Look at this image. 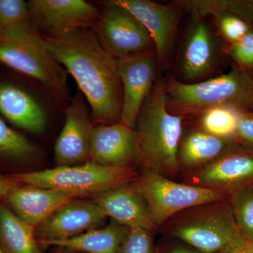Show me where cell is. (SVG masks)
Here are the masks:
<instances>
[{
	"label": "cell",
	"mask_w": 253,
	"mask_h": 253,
	"mask_svg": "<svg viewBox=\"0 0 253 253\" xmlns=\"http://www.w3.org/2000/svg\"><path fill=\"white\" fill-rule=\"evenodd\" d=\"M133 183L146 201L156 229L189 208L229 198L217 190L176 182L147 169H144Z\"/></svg>",
	"instance_id": "52a82bcc"
},
{
	"label": "cell",
	"mask_w": 253,
	"mask_h": 253,
	"mask_svg": "<svg viewBox=\"0 0 253 253\" xmlns=\"http://www.w3.org/2000/svg\"><path fill=\"white\" fill-rule=\"evenodd\" d=\"M157 63L155 51L117 59L123 89L121 122L133 129H135L141 107L156 81Z\"/></svg>",
	"instance_id": "8fae6325"
},
{
	"label": "cell",
	"mask_w": 253,
	"mask_h": 253,
	"mask_svg": "<svg viewBox=\"0 0 253 253\" xmlns=\"http://www.w3.org/2000/svg\"><path fill=\"white\" fill-rule=\"evenodd\" d=\"M184 118V116L173 114L168 109L166 83L161 79L155 81L135 126L136 161L144 169L167 177L179 172L177 156Z\"/></svg>",
	"instance_id": "7a4b0ae2"
},
{
	"label": "cell",
	"mask_w": 253,
	"mask_h": 253,
	"mask_svg": "<svg viewBox=\"0 0 253 253\" xmlns=\"http://www.w3.org/2000/svg\"><path fill=\"white\" fill-rule=\"evenodd\" d=\"M29 21L28 3L23 0H0V32Z\"/></svg>",
	"instance_id": "83f0119b"
},
{
	"label": "cell",
	"mask_w": 253,
	"mask_h": 253,
	"mask_svg": "<svg viewBox=\"0 0 253 253\" xmlns=\"http://www.w3.org/2000/svg\"><path fill=\"white\" fill-rule=\"evenodd\" d=\"M0 113L29 132L41 134L45 130V111L31 94L14 84L0 82Z\"/></svg>",
	"instance_id": "d6986e66"
},
{
	"label": "cell",
	"mask_w": 253,
	"mask_h": 253,
	"mask_svg": "<svg viewBox=\"0 0 253 253\" xmlns=\"http://www.w3.org/2000/svg\"><path fill=\"white\" fill-rule=\"evenodd\" d=\"M121 253H154L151 231L140 228L128 229L121 246Z\"/></svg>",
	"instance_id": "f546056e"
},
{
	"label": "cell",
	"mask_w": 253,
	"mask_h": 253,
	"mask_svg": "<svg viewBox=\"0 0 253 253\" xmlns=\"http://www.w3.org/2000/svg\"><path fill=\"white\" fill-rule=\"evenodd\" d=\"M136 156L135 129L121 122L94 126L89 161L106 167H129L136 161Z\"/></svg>",
	"instance_id": "2e32d148"
},
{
	"label": "cell",
	"mask_w": 253,
	"mask_h": 253,
	"mask_svg": "<svg viewBox=\"0 0 253 253\" xmlns=\"http://www.w3.org/2000/svg\"><path fill=\"white\" fill-rule=\"evenodd\" d=\"M219 49L211 26L204 17L194 16L186 33L179 58L183 83L200 82L217 67Z\"/></svg>",
	"instance_id": "5bb4252c"
},
{
	"label": "cell",
	"mask_w": 253,
	"mask_h": 253,
	"mask_svg": "<svg viewBox=\"0 0 253 253\" xmlns=\"http://www.w3.org/2000/svg\"><path fill=\"white\" fill-rule=\"evenodd\" d=\"M96 26L95 34L100 43L116 60L155 51L152 38L142 23L113 1H106Z\"/></svg>",
	"instance_id": "ba28073f"
},
{
	"label": "cell",
	"mask_w": 253,
	"mask_h": 253,
	"mask_svg": "<svg viewBox=\"0 0 253 253\" xmlns=\"http://www.w3.org/2000/svg\"><path fill=\"white\" fill-rule=\"evenodd\" d=\"M37 153L34 144L26 136L10 127L0 118V155L11 159L28 160Z\"/></svg>",
	"instance_id": "d4e9b609"
},
{
	"label": "cell",
	"mask_w": 253,
	"mask_h": 253,
	"mask_svg": "<svg viewBox=\"0 0 253 253\" xmlns=\"http://www.w3.org/2000/svg\"><path fill=\"white\" fill-rule=\"evenodd\" d=\"M128 229L113 220L104 228H96L76 237L52 241L44 246H57L86 253H121Z\"/></svg>",
	"instance_id": "44dd1931"
},
{
	"label": "cell",
	"mask_w": 253,
	"mask_h": 253,
	"mask_svg": "<svg viewBox=\"0 0 253 253\" xmlns=\"http://www.w3.org/2000/svg\"><path fill=\"white\" fill-rule=\"evenodd\" d=\"M0 253H4V252H3L2 250L1 249V248H0Z\"/></svg>",
	"instance_id": "8d00e7d4"
},
{
	"label": "cell",
	"mask_w": 253,
	"mask_h": 253,
	"mask_svg": "<svg viewBox=\"0 0 253 253\" xmlns=\"http://www.w3.org/2000/svg\"><path fill=\"white\" fill-rule=\"evenodd\" d=\"M179 4L194 14L206 17L216 11H227L247 23L253 31V0H194L179 1Z\"/></svg>",
	"instance_id": "603a6c76"
},
{
	"label": "cell",
	"mask_w": 253,
	"mask_h": 253,
	"mask_svg": "<svg viewBox=\"0 0 253 253\" xmlns=\"http://www.w3.org/2000/svg\"><path fill=\"white\" fill-rule=\"evenodd\" d=\"M14 185V183L0 176V199L5 197L11 188Z\"/></svg>",
	"instance_id": "d6a6232c"
},
{
	"label": "cell",
	"mask_w": 253,
	"mask_h": 253,
	"mask_svg": "<svg viewBox=\"0 0 253 253\" xmlns=\"http://www.w3.org/2000/svg\"><path fill=\"white\" fill-rule=\"evenodd\" d=\"M186 184L221 191L230 197L253 187V149L241 145L213 162L189 171Z\"/></svg>",
	"instance_id": "30bf717a"
},
{
	"label": "cell",
	"mask_w": 253,
	"mask_h": 253,
	"mask_svg": "<svg viewBox=\"0 0 253 253\" xmlns=\"http://www.w3.org/2000/svg\"><path fill=\"white\" fill-rule=\"evenodd\" d=\"M154 253H160L159 249H157L156 250V251H155Z\"/></svg>",
	"instance_id": "d590c367"
},
{
	"label": "cell",
	"mask_w": 253,
	"mask_h": 253,
	"mask_svg": "<svg viewBox=\"0 0 253 253\" xmlns=\"http://www.w3.org/2000/svg\"><path fill=\"white\" fill-rule=\"evenodd\" d=\"M229 199L238 230L245 238L253 241V187L241 190Z\"/></svg>",
	"instance_id": "484cf974"
},
{
	"label": "cell",
	"mask_w": 253,
	"mask_h": 253,
	"mask_svg": "<svg viewBox=\"0 0 253 253\" xmlns=\"http://www.w3.org/2000/svg\"><path fill=\"white\" fill-rule=\"evenodd\" d=\"M214 17L218 31L228 44H234L252 30L244 20L227 11L211 13Z\"/></svg>",
	"instance_id": "4316f807"
},
{
	"label": "cell",
	"mask_w": 253,
	"mask_h": 253,
	"mask_svg": "<svg viewBox=\"0 0 253 253\" xmlns=\"http://www.w3.org/2000/svg\"><path fill=\"white\" fill-rule=\"evenodd\" d=\"M0 63L54 92L66 90L67 72L50 54L31 21L0 32Z\"/></svg>",
	"instance_id": "277c9868"
},
{
	"label": "cell",
	"mask_w": 253,
	"mask_h": 253,
	"mask_svg": "<svg viewBox=\"0 0 253 253\" xmlns=\"http://www.w3.org/2000/svg\"><path fill=\"white\" fill-rule=\"evenodd\" d=\"M106 214L93 200L71 199L35 228L39 245L71 239L96 229Z\"/></svg>",
	"instance_id": "7c38bea8"
},
{
	"label": "cell",
	"mask_w": 253,
	"mask_h": 253,
	"mask_svg": "<svg viewBox=\"0 0 253 253\" xmlns=\"http://www.w3.org/2000/svg\"><path fill=\"white\" fill-rule=\"evenodd\" d=\"M94 126L90 109L84 103L83 94L78 92L66 109L64 126L55 144L58 166H77L89 161Z\"/></svg>",
	"instance_id": "4fadbf2b"
},
{
	"label": "cell",
	"mask_w": 253,
	"mask_h": 253,
	"mask_svg": "<svg viewBox=\"0 0 253 253\" xmlns=\"http://www.w3.org/2000/svg\"><path fill=\"white\" fill-rule=\"evenodd\" d=\"M217 253H253V241L239 234L221 251Z\"/></svg>",
	"instance_id": "1f68e13d"
},
{
	"label": "cell",
	"mask_w": 253,
	"mask_h": 253,
	"mask_svg": "<svg viewBox=\"0 0 253 253\" xmlns=\"http://www.w3.org/2000/svg\"><path fill=\"white\" fill-rule=\"evenodd\" d=\"M44 38L50 54L74 78L84 95L94 126L121 122L123 89L117 60L105 50L95 33L83 28Z\"/></svg>",
	"instance_id": "6da1fadb"
},
{
	"label": "cell",
	"mask_w": 253,
	"mask_h": 253,
	"mask_svg": "<svg viewBox=\"0 0 253 253\" xmlns=\"http://www.w3.org/2000/svg\"><path fill=\"white\" fill-rule=\"evenodd\" d=\"M169 253H204L200 252V251H191V250L185 249H173Z\"/></svg>",
	"instance_id": "836d02e7"
},
{
	"label": "cell",
	"mask_w": 253,
	"mask_h": 253,
	"mask_svg": "<svg viewBox=\"0 0 253 253\" xmlns=\"http://www.w3.org/2000/svg\"><path fill=\"white\" fill-rule=\"evenodd\" d=\"M249 73L250 77H251V83H252V88H253V101H252V111H253V69L251 71H248Z\"/></svg>",
	"instance_id": "e575fe53"
},
{
	"label": "cell",
	"mask_w": 253,
	"mask_h": 253,
	"mask_svg": "<svg viewBox=\"0 0 253 253\" xmlns=\"http://www.w3.org/2000/svg\"><path fill=\"white\" fill-rule=\"evenodd\" d=\"M168 107L173 114H202L219 106L252 111L253 88L248 71L235 66L217 77L186 83L171 78L166 83Z\"/></svg>",
	"instance_id": "3957f363"
},
{
	"label": "cell",
	"mask_w": 253,
	"mask_h": 253,
	"mask_svg": "<svg viewBox=\"0 0 253 253\" xmlns=\"http://www.w3.org/2000/svg\"><path fill=\"white\" fill-rule=\"evenodd\" d=\"M167 222L174 237L204 253H219L239 232L229 198L189 208Z\"/></svg>",
	"instance_id": "8992f818"
},
{
	"label": "cell",
	"mask_w": 253,
	"mask_h": 253,
	"mask_svg": "<svg viewBox=\"0 0 253 253\" xmlns=\"http://www.w3.org/2000/svg\"><path fill=\"white\" fill-rule=\"evenodd\" d=\"M240 146L236 138L224 139L195 129L181 138L178 151L179 169L194 170L206 166Z\"/></svg>",
	"instance_id": "ffe728a7"
},
{
	"label": "cell",
	"mask_w": 253,
	"mask_h": 253,
	"mask_svg": "<svg viewBox=\"0 0 253 253\" xmlns=\"http://www.w3.org/2000/svg\"><path fill=\"white\" fill-rule=\"evenodd\" d=\"M226 52L235 61L236 66L244 71L253 69V31L234 44H227Z\"/></svg>",
	"instance_id": "f1b7e54d"
},
{
	"label": "cell",
	"mask_w": 253,
	"mask_h": 253,
	"mask_svg": "<svg viewBox=\"0 0 253 253\" xmlns=\"http://www.w3.org/2000/svg\"><path fill=\"white\" fill-rule=\"evenodd\" d=\"M135 16L149 31L159 63L167 60L172 49L178 22L184 9L174 2L163 4L148 0H112Z\"/></svg>",
	"instance_id": "9a60e30c"
},
{
	"label": "cell",
	"mask_w": 253,
	"mask_h": 253,
	"mask_svg": "<svg viewBox=\"0 0 253 253\" xmlns=\"http://www.w3.org/2000/svg\"><path fill=\"white\" fill-rule=\"evenodd\" d=\"M241 112L239 109L228 106L208 110L201 114V129L217 137L236 138Z\"/></svg>",
	"instance_id": "cb8c5ba5"
},
{
	"label": "cell",
	"mask_w": 253,
	"mask_h": 253,
	"mask_svg": "<svg viewBox=\"0 0 253 253\" xmlns=\"http://www.w3.org/2000/svg\"><path fill=\"white\" fill-rule=\"evenodd\" d=\"M139 174L134 168H113L88 161L73 166H57L37 172L18 173L13 180L25 185L66 191L78 197L96 196L135 180Z\"/></svg>",
	"instance_id": "5b68a950"
},
{
	"label": "cell",
	"mask_w": 253,
	"mask_h": 253,
	"mask_svg": "<svg viewBox=\"0 0 253 253\" xmlns=\"http://www.w3.org/2000/svg\"><path fill=\"white\" fill-rule=\"evenodd\" d=\"M117 186L93 196L106 217L131 229H156L149 208L134 183Z\"/></svg>",
	"instance_id": "e0dca14e"
},
{
	"label": "cell",
	"mask_w": 253,
	"mask_h": 253,
	"mask_svg": "<svg viewBox=\"0 0 253 253\" xmlns=\"http://www.w3.org/2000/svg\"><path fill=\"white\" fill-rule=\"evenodd\" d=\"M236 138L243 147L253 149V111L241 113Z\"/></svg>",
	"instance_id": "4dcf8cb0"
},
{
	"label": "cell",
	"mask_w": 253,
	"mask_h": 253,
	"mask_svg": "<svg viewBox=\"0 0 253 253\" xmlns=\"http://www.w3.org/2000/svg\"><path fill=\"white\" fill-rule=\"evenodd\" d=\"M5 198L17 217L36 228L58 208L78 196L59 190L14 184Z\"/></svg>",
	"instance_id": "ac0fdd59"
},
{
	"label": "cell",
	"mask_w": 253,
	"mask_h": 253,
	"mask_svg": "<svg viewBox=\"0 0 253 253\" xmlns=\"http://www.w3.org/2000/svg\"><path fill=\"white\" fill-rule=\"evenodd\" d=\"M30 19L45 38H56L96 24L99 10L83 0H31Z\"/></svg>",
	"instance_id": "9c48e42d"
},
{
	"label": "cell",
	"mask_w": 253,
	"mask_h": 253,
	"mask_svg": "<svg viewBox=\"0 0 253 253\" xmlns=\"http://www.w3.org/2000/svg\"><path fill=\"white\" fill-rule=\"evenodd\" d=\"M0 248L4 253H42L35 228L0 204Z\"/></svg>",
	"instance_id": "7402d4cb"
}]
</instances>
